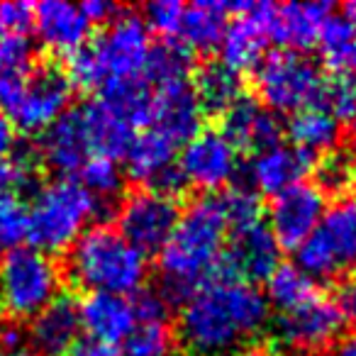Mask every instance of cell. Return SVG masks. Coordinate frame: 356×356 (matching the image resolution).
<instances>
[{"mask_svg":"<svg viewBox=\"0 0 356 356\" xmlns=\"http://www.w3.org/2000/svg\"><path fill=\"white\" fill-rule=\"evenodd\" d=\"M268 317L264 291L218 271L181 302L173 334L188 356H229L261 334Z\"/></svg>","mask_w":356,"mask_h":356,"instance_id":"obj_1","label":"cell"},{"mask_svg":"<svg viewBox=\"0 0 356 356\" xmlns=\"http://www.w3.org/2000/svg\"><path fill=\"white\" fill-rule=\"evenodd\" d=\"M229 227L218 195L195 198L178 215L171 237L159 252L161 293L168 305L181 302L220 271L227 249Z\"/></svg>","mask_w":356,"mask_h":356,"instance_id":"obj_2","label":"cell"},{"mask_svg":"<svg viewBox=\"0 0 356 356\" xmlns=\"http://www.w3.org/2000/svg\"><path fill=\"white\" fill-rule=\"evenodd\" d=\"M66 271L86 293L134 296L147 281L149 261L115 227L95 225L69 249Z\"/></svg>","mask_w":356,"mask_h":356,"instance_id":"obj_3","label":"cell"},{"mask_svg":"<svg viewBox=\"0 0 356 356\" xmlns=\"http://www.w3.org/2000/svg\"><path fill=\"white\" fill-rule=\"evenodd\" d=\"M103 210V203L83 188L76 178H54L35 193L27 205L32 247L44 254L66 252L88 229L90 220Z\"/></svg>","mask_w":356,"mask_h":356,"instance_id":"obj_4","label":"cell"},{"mask_svg":"<svg viewBox=\"0 0 356 356\" xmlns=\"http://www.w3.org/2000/svg\"><path fill=\"white\" fill-rule=\"evenodd\" d=\"M61 296V268L35 247H15L0 261V312L35 320Z\"/></svg>","mask_w":356,"mask_h":356,"instance_id":"obj_5","label":"cell"},{"mask_svg":"<svg viewBox=\"0 0 356 356\" xmlns=\"http://www.w3.org/2000/svg\"><path fill=\"white\" fill-rule=\"evenodd\" d=\"M330 81L320 66L300 51L276 49L254 69V90L259 103L271 113L302 110L312 103H325Z\"/></svg>","mask_w":356,"mask_h":356,"instance_id":"obj_6","label":"cell"},{"mask_svg":"<svg viewBox=\"0 0 356 356\" xmlns=\"http://www.w3.org/2000/svg\"><path fill=\"white\" fill-rule=\"evenodd\" d=\"M298 266L315 281L334 278L356 264V195L327 205L315 232L296 249Z\"/></svg>","mask_w":356,"mask_h":356,"instance_id":"obj_7","label":"cell"},{"mask_svg":"<svg viewBox=\"0 0 356 356\" xmlns=\"http://www.w3.org/2000/svg\"><path fill=\"white\" fill-rule=\"evenodd\" d=\"M154 49L152 30L137 13H120L105 32L88 44L95 66L98 90L110 83L144 79L149 54Z\"/></svg>","mask_w":356,"mask_h":356,"instance_id":"obj_8","label":"cell"},{"mask_svg":"<svg viewBox=\"0 0 356 356\" xmlns=\"http://www.w3.org/2000/svg\"><path fill=\"white\" fill-rule=\"evenodd\" d=\"M178 203L166 193L142 188L129 193L118 208V232L134 249L149 257L159 254L178 222Z\"/></svg>","mask_w":356,"mask_h":356,"instance_id":"obj_9","label":"cell"},{"mask_svg":"<svg viewBox=\"0 0 356 356\" xmlns=\"http://www.w3.org/2000/svg\"><path fill=\"white\" fill-rule=\"evenodd\" d=\"M344 317L337 307L334 298L315 296L310 302L291 312H281L273 320V341L288 351L298 354H315L327 351L344 330Z\"/></svg>","mask_w":356,"mask_h":356,"instance_id":"obj_10","label":"cell"},{"mask_svg":"<svg viewBox=\"0 0 356 356\" xmlns=\"http://www.w3.org/2000/svg\"><path fill=\"white\" fill-rule=\"evenodd\" d=\"M74 86L64 69L54 64H37L17 103L8 110L13 127L25 134H42L69 110Z\"/></svg>","mask_w":356,"mask_h":356,"instance_id":"obj_11","label":"cell"},{"mask_svg":"<svg viewBox=\"0 0 356 356\" xmlns=\"http://www.w3.org/2000/svg\"><path fill=\"white\" fill-rule=\"evenodd\" d=\"M178 171L186 186L225 191L239 173V149L222 129H200L178 152Z\"/></svg>","mask_w":356,"mask_h":356,"instance_id":"obj_12","label":"cell"},{"mask_svg":"<svg viewBox=\"0 0 356 356\" xmlns=\"http://www.w3.org/2000/svg\"><path fill=\"white\" fill-rule=\"evenodd\" d=\"M325 210L327 195L312 181H300L271 198L266 227L276 237L278 247L298 249L315 232Z\"/></svg>","mask_w":356,"mask_h":356,"instance_id":"obj_13","label":"cell"},{"mask_svg":"<svg viewBox=\"0 0 356 356\" xmlns=\"http://www.w3.org/2000/svg\"><path fill=\"white\" fill-rule=\"evenodd\" d=\"M124 163L127 176L144 188L159 191L171 198L186 188L184 176L178 171V144L152 127L137 132Z\"/></svg>","mask_w":356,"mask_h":356,"instance_id":"obj_14","label":"cell"},{"mask_svg":"<svg viewBox=\"0 0 356 356\" xmlns=\"http://www.w3.org/2000/svg\"><path fill=\"white\" fill-rule=\"evenodd\" d=\"M278 264H281V247L261 220L229 232L220 271L257 286V281H266L276 271Z\"/></svg>","mask_w":356,"mask_h":356,"instance_id":"obj_15","label":"cell"},{"mask_svg":"<svg viewBox=\"0 0 356 356\" xmlns=\"http://www.w3.org/2000/svg\"><path fill=\"white\" fill-rule=\"evenodd\" d=\"M330 15V3H288V6L261 3V20L268 42L278 44L281 49L300 51V54L302 49L317 44V37Z\"/></svg>","mask_w":356,"mask_h":356,"instance_id":"obj_16","label":"cell"},{"mask_svg":"<svg viewBox=\"0 0 356 356\" xmlns=\"http://www.w3.org/2000/svg\"><path fill=\"white\" fill-rule=\"evenodd\" d=\"M203 105L193 90L191 81H173L159 86L152 93V110H149V127L161 132L178 147L188 142L203 127Z\"/></svg>","mask_w":356,"mask_h":356,"instance_id":"obj_17","label":"cell"},{"mask_svg":"<svg viewBox=\"0 0 356 356\" xmlns=\"http://www.w3.org/2000/svg\"><path fill=\"white\" fill-rule=\"evenodd\" d=\"M268 37L261 20V3H237L232 6V20L220 40V64L234 74L254 71L266 56Z\"/></svg>","mask_w":356,"mask_h":356,"instance_id":"obj_18","label":"cell"},{"mask_svg":"<svg viewBox=\"0 0 356 356\" xmlns=\"http://www.w3.org/2000/svg\"><path fill=\"white\" fill-rule=\"evenodd\" d=\"M93 156L88 132H86L81 108L66 110L51 127L40 134L37 142V159L61 173V178H76L83 163Z\"/></svg>","mask_w":356,"mask_h":356,"instance_id":"obj_19","label":"cell"},{"mask_svg":"<svg viewBox=\"0 0 356 356\" xmlns=\"http://www.w3.org/2000/svg\"><path fill=\"white\" fill-rule=\"evenodd\" d=\"M79 320L81 332L88 334L86 339L110 346L124 344L139 322L132 296L113 293H86V298L79 302Z\"/></svg>","mask_w":356,"mask_h":356,"instance_id":"obj_20","label":"cell"},{"mask_svg":"<svg viewBox=\"0 0 356 356\" xmlns=\"http://www.w3.org/2000/svg\"><path fill=\"white\" fill-rule=\"evenodd\" d=\"M315 168V156L293 144H276L271 149L254 154L249 161V188L254 193L276 195L291 186L305 181L307 173Z\"/></svg>","mask_w":356,"mask_h":356,"instance_id":"obj_21","label":"cell"},{"mask_svg":"<svg viewBox=\"0 0 356 356\" xmlns=\"http://www.w3.org/2000/svg\"><path fill=\"white\" fill-rule=\"evenodd\" d=\"M37 37L44 47L56 54L71 56L81 47L88 44L90 22L83 15L81 6L66 3V0H42L35 6V20H32Z\"/></svg>","mask_w":356,"mask_h":356,"instance_id":"obj_22","label":"cell"},{"mask_svg":"<svg viewBox=\"0 0 356 356\" xmlns=\"http://www.w3.org/2000/svg\"><path fill=\"white\" fill-rule=\"evenodd\" d=\"M27 339L35 356H69L81 341L79 302L59 296L30 322Z\"/></svg>","mask_w":356,"mask_h":356,"instance_id":"obj_23","label":"cell"},{"mask_svg":"<svg viewBox=\"0 0 356 356\" xmlns=\"http://www.w3.org/2000/svg\"><path fill=\"white\" fill-rule=\"evenodd\" d=\"M222 132L232 139L237 149L259 154L281 144L283 124L276 113L266 110L259 100L242 98L222 115Z\"/></svg>","mask_w":356,"mask_h":356,"instance_id":"obj_24","label":"cell"},{"mask_svg":"<svg viewBox=\"0 0 356 356\" xmlns=\"http://www.w3.org/2000/svg\"><path fill=\"white\" fill-rule=\"evenodd\" d=\"M81 118H83L93 154L108 156L113 161H120V159L127 156L129 147H132L134 137H137V127L124 115H120L105 100L95 98L81 108Z\"/></svg>","mask_w":356,"mask_h":356,"instance_id":"obj_25","label":"cell"},{"mask_svg":"<svg viewBox=\"0 0 356 356\" xmlns=\"http://www.w3.org/2000/svg\"><path fill=\"white\" fill-rule=\"evenodd\" d=\"M232 15V6L229 3H193V6H184V15L178 22V32L173 37L176 44L184 49L193 51H213L220 47V40L225 35V27Z\"/></svg>","mask_w":356,"mask_h":356,"instance_id":"obj_26","label":"cell"},{"mask_svg":"<svg viewBox=\"0 0 356 356\" xmlns=\"http://www.w3.org/2000/svg\"><path fill=\"white\" fill-rule=\"evenodd\" d=\"M286 132L291 144L307 154H327L337 149L341 134V120L327 103H312L288 118Z\"/></svg>","mask_w":356,"mask_h":356,"instance_id":"obj_27","label":"cell"},{"mask_svg":"<svg viewBox=\"0 0 356 356\" xmlns=\"http://www.w3.org/2000/svg\"><path fill=\"white\" fill-rule=\"evenodd\" d=\"M35 69L37 59L30 40L0 37V108L3 113H8L17 103Z\"/></svg>","mask_w":356,"mask_h":356,"instance_id":"obj_28","label":"cell"},{"mask_svg":"<svg viewBox=\"0 0 356 356\" xmlns=\"http://www.w3.org/2000/svg\"><path fill=\"white\" fill-rule=\"evenodd\" d=\"M193 90L205 113L225 115L237 100H242V79L220 61H208L193 76Z\"/></svg>","mask_w":356,"mask_h":356,"instance_id":"obj_29","label":"cell"},{"mask_svg":"<svg viewBox=\"0 0 356 356\" xmlns=\"http://www.w3.org/2000/svg\"><path fill=\"white\" fill-rule=\"evenodd\" d=\"M266 291H264V298H266L268 307L281 312H291L296 307L310 302L315 296H320V288H317V281L310 276V273L302 271L298 264H278L276 271L266 278Z\"/></svg>","mask_w":356,"mask_h":356,"instance_id":"obj_30","label":"cell"},{"mask_svg":"<svg viewBox=\"0 0 356 356\" xmlns=\"http://www.w3.org/2000/svg\"><path fill=\"white\" fill-rule=\"evenodd\" d=\"M315 47L325 69L334 76H346L356 69V25L344 15H330Z\"/></svg>","mask_w":356,"mask_h":356,"instance_id":"obj_31","label":"cell"},{"mask_svg":"<svg viewBox=\"0 0 356 356\" xmlns=\"http://www.w3.org/2000/svg\"><path fill=\"white\" fill-rule=\"evenodd\" d=\"M191 66H193V54L188 49L176 42H159L149 54L144 79L152 88L173 83V81H188Z\"/></svg>","mask_w":356,"mask_h":356,"instance_id":"obj_32","label":"cell"},{"mask_svg":"<svg viewBox=\"0 0 356 356\" xmlns=\"http://www.w3.org/2000/svg\"><path fill=\"white\" fill-rule=\"evenodd\" d=\"M315 186L322 193L344 198L356 186V156L346 149H332L317 161Z\"/></svg>","mask_w":356,"mask_h":356,"instance_id":"obj_33","label":"cell"},{"mask_svg":"<svg viewBox=\"0 0 356 356\" xmlns=\"http://www.w3.org/2000/svg\"><path fill=\"white\" fill-rule=\"evenodd\" d=\"M173 349L176 334L168 320H139L120 351L122 356H171Z\"/></svg>","mask_w":356,"mask_h":356,"instance_id":"obj_34","label":"cell"},{"mask_svg":"<svg viewBox=\"0 0 356 356\" xmlns=\"http://www.w3.org/2000/svg\"><path fill=\"white\" fill-rule=\"evenodd\" d=\"M76 176H79L76 181H79L88 193H93L100 203L115 198V195L120 193V188H122V171H120V163L108 156H98V154H93Z\"/></svg>","mask_w":356,"mask_h":356,"instance_id":"obj_35","label":"cell"},{"mask_svg":"<svg viewBox=\"0 0 356 356\" xmlns=\"http://www.w3.org/2000/svg\"><path fill=\"white\" fill-rule=\"evenodd\" d=\"M220 210L225 215L229 232L232 229L249 227L254 222H261V203L259 193H254L249 186H229L218 195Z\"/></svg>","mask_w":356,"mask_h":356,"instance_id":"obj_36","label":"cell"},{"mask_svg":"<svg viewBox=\"0 0 356 356\" xmlns=\"http://www.w3.org/2000/svg\"><path fill=\"white\" fill-rule=\"evenodd\" d=\"M30 232V220H27V205L17 195L0 200V242L8 249L22 247Z\"/></svg>","mask_w":356,"mask_h":356,"instance_id":"obj_37","label":"cell"},{"mask_svg":"<svg viewBox=\"0 0 356 356\" xmlns=\"http://www.w3.org/2000/svg\"><path fill=\"white\" fill-rule=\"evenodd\" d=\"M35 178V159L32 154H10L0 159V200L17 195Z\"/></svg>","mask_w":356,"mask_h":356,"instance_id":"obj_38","label":"cell"},{"mask_svg":"<svg viewBox=\"0 0 356 356\" xmlns=\"http://www.w3.org/2000/svg\"><path fill=\"white\" fill-rule=\"evenodd\" d=\"M181 15H184V3H178V0H159V3L147 6L144 22H147L149 30L156 32L159 37H163V42H173Z\"/></svg>","mask_w":356,"mask_h":356,"instance_id":"obj_39","label":"cell"},{"mask_svg":"<svg viewBox=\"0 0 356 356\" xmlns=\"http://www.w3.org/2000/svg\"><path fill=\"white\" fill-rule=\"evenodd\" d=\"M35 20V6L22 0L0 3V37H25Z\"/></svg>","mask_w":356,"mask_h":356,"instance_id":"obj_40","label":"cell"},{"mask_svg":"<svg viewBox=\"0 0 356 356\" xmlns=\"http://www.w3.org/2000/svg\"><path fill=\"white\" fill-rule=\"evenodd\" d=\"M81 10L88 17L90 25H110L122 13L115 3H108V0H88L81 6Z\"/></svg>","mask_w":356,"mask_h":356,"instance_id":"obj_41","label":"cell"},{"mask_svg":"<svg viewBox=\"0 0 356 356\" xmlns=\"http://www.w3.org/2000/svg\"><path fill=\"white\" fill-rule=\"evenodd\" d=\"M334 302H337V307H339L344 322H354L356 325V281L341 286L339 293L334 296Z\"/></svg>","mask_w":356,"mask_h":356,"instance_id":"obj_42","label":"cell"},{"mask_svg":"<svg viewBox=\"0 0 356 356\" xmlns=\"http://www.w3.org/2000/svg\"><path fill=\"white\" fill-rule=\"evenodd\" d=\"M15 154V127L6 113H0V159Z\"/></svg>","mask_w":356,"mask_h":356,"instance_id":"obj_43","label":"cell"},{"mask_svg":"<svg viewBox=\"0 0 356 356\" xmlns=\"http://www.w3.org/2000/svg\"><path fill=\"white\" fill-rule=\"evenodd\" d=\"M325 356H356V330L349 334H341L330 349L325 351Z\"/></svg>","mask_w":356,"mask_h":356,"instance_id":"obj_44","label":"cell"},{"mask_svg":"<svg viewBox=\"0 0 356 356\" xmlns=\"http://www.w3.org/2000/svg\"><path fill=\"white\" fill-rule=\"evenodd\" d=\"M0 356H35V354H32L30 346H25L20 341V344H3L0 346Z\"/></svg>","mask_w":356,"mask_h":356,"instance_id":"obj_45","label":"cell"},{"mask_svg":"<svg viewBox=\"0 0 356 356\" xmlns=\"http://www.w3.org/2000/svg\"><path fill=\"white\" fill-rule=\"evenodd\" d=\"M229 356H268L266 351H261V349H252V346H247V349H239V351H234V354H229Z\"/></svg>","mask_w":356,"mask_h":356,"instance_id":"obj_46","label":"cell"},{"mask_svg":"<svg viewBox=\"0 0 356 356\" xmlns=\"http://www.w3.org/2000/svg\"><path fill=\"white\" fill-rule=\"evenodd\" d=\"M344 17L356 25V0H354V3H346V6H344Z\"/></svg>","mask_w":356,"mask_h":356,"instance_id":"obj_47","label":"cell"},{"mask_svg":"<svg viewBox=\"0 0 356 356\" xmlns=\"http://www.w3.org/2000/svg\"><path fill=\"white\" fill-rule=\"evenodd\" d=\"M8 252H10V249H8V247H6V244L0 242V261H3V257H6V254H8Z\"/></svg>","mask_w":356,"mask_h":356,"instance_id":"obj_48","label":"cell"},{"mask_svg":"<svg viewBox=\"0 0 356 356\" xmlns=\"http://www.w3.org/2000/svg\"><path fill=\"white\" fill-rule=\"evenodd\" d=\"M0 346H3V327H0Z\"/></svg>","mask_w":356,"mask_h":356,"instance_id":"obj_49","label":"cell"},{"mask_svg":"<svg viewBox=\"0 0 356 356\" xmlns=\"http://www.w3.org/2000/svg\"><path fill=\"white\" fill-rule=\"evenodd\" d=\"M354 276H356V264H354Z\"/></svg>","mask_w":356,"mask_h":356,"instance_id":"obj_50","label":"cell"}]
</instances>
